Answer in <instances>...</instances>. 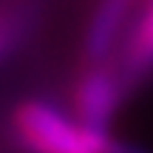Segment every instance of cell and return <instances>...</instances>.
Wrapping results in <instances>:
<instances>
[{"mask_svg":"<svg viewBox=\"0 0 153 153\" xmlns=\"http://www.w3.org/2000/svg\"><path fill=\"white\" fill-rule=\"evenodd\" d=\"M125 65H128V74L131 76L153 71V0L148 3V9L136 17L133 34L128 37Z\"/></svg>","mask_w":153,"mask_h":153,"instance_id":"7a4b0ae2","label":"cell"},{"mask_svg":"<svg viewBox=\"0 0 153 153\" xmlns=\"http://www.w3.org/2000/svg\"><path fill=\"white\" fill-rule=\"evenodd\" d=\"M14 136L28 153H128L102 128L71 119L54 105L23 102L14 114Z\"/></svg>","mask_w":153,"mask_h":153,"instance_id":"6da1fadb","label":"cell"}]
</instances>
